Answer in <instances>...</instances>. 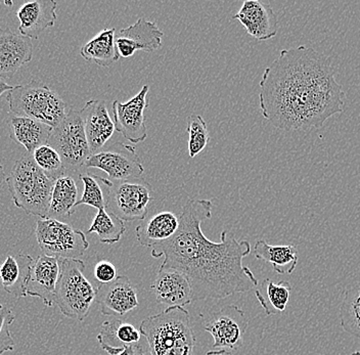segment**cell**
I'll return each mask as SVG.
<instances>
[{
	"instance_id": "8d00e7d4",
	"label": "cell",
	"mask_w": 360,
	"mask_h": 355,
	"mask_svg": "<svg viewBox=\"0 0 360 355\" xmlns=\"http://www.w3.org/2000/svg\"><path fill=\"white\" fill-rule=\"evenodd\" d=\"M13 89V86L11 85L8 84L6 80L1 79L0 78V96L4 93V92L11 91Z\"/></svg>"
},
{
	"instance_id": "1f68e13d",
	"label": "cell",
	"mask_w": 360,
	"mask_h": 355,
	"mask_svg": "<svg viewBox=\"0 0 360 355\" xmlns=\"http://www.w3.org/2000/svg\"><path fill=\"white\" fill-rule=\"evenodd\" d=\"M186 122H188L186 132L188 134V156L190 158H195L206 149L210 136H209L206 122L201 115H190L186 119Z\"/></svg>"
},
{
	"instance_id": "30bf717a",
	"label": "cell",
	"mask_w": 360,
	"mask_h": 355,
	"mask_svg": "<svg viewBox=\"0 0 360 355\" xmlns=\"http://www.w3.org/2000/svg\"><path fill=\"white\" fill-rule=\"evenodd\" d=\"M86 168H96L109 175L110 181L143 177V162L132 146L115 143L92 154L85 164Z\"/></svg>"
},
{
	"instance_id": "ba28073f",
	"label": "cell",
	"mask_w": 360,
	"mask_h": 355,
	"mask_svg": "<svg viewBox=\"0 0 360 355\" xmlns=\"http://www.w3.org/2000/svg\"><path fill=\"white\" fill-rule=\"evenodd\" d=\"M35 235L44 255L58 259H80L89 247L82 231L53 218H39Z\"/></svg>"
},
{
	"instance_id": "4fadbf2b",
	"label": "cell",
	"mask_w": 360,
	"mask_h": 355,
	"mask_svg": "<svg viewBox=\"0 0 360 355\" xmlns=\"http://www.w3.org/2000/svg\"><path fill=\"white\" fill-rule=\"evenodd\" d=\"M164 33L155 22L139 18L134 25L115 34V46L119 58H129L137 51L153 53L162 46Z\"/></svg>"
},
{
	"instance_id": "e0dca14e",
	"label": "cell",
	"mask_w": 360,
	"mask_h": 355,
	"mask_svg": "<svg viewBox=\"0 0 360 355\" xmlns=\"http://www.w3.org/2000/svg\"><path fill=\"white\" fill-rule=\"evenodd\" d=\"M33 44L30 38L0 28V78L11 79L22 66L31 62Z\"/></svg>"
},
{
	"instance_id": "2e32d148",
	"label": "cell",
	"mask_w": 360,
	"mask_h": 355,
	"mask_svg": "<svg viewBox=\"0 0 360 355\" xmlns=\"http://www.w3.org/2000/svg\"><path fill=\"white\" fill-rule=\"evenodd\" d=\"M60 273V264L58 258L42 254L33 259L27 282L26 297L31 296L41 299L45 306H53Z\"/></svg>"
},
{
	"instance_id": "ffe728a7",
	"label": "cell",
	"mask_w": 360,
	"mask_h": 355,
	"mask_svg": "<svg viewBox=\"0 0 360 355\" xmlns=\"http://www.w3.org/2000/svg\"><path fill=\"white\" fill-rule=\"evenodd\" d=\"M58 4L53 0H33L20 6L17 18L19 32L25 37L38 38L49 27L55 26Z\"/></svg>"
},
{
	"instance_id": "603a6c76",
	"label": "cell",
	"mask_w": 360,
	"mask_h": 355,
	"mask_svg": "<svg viewBox=\"0 0 360 355\" xmlns=\"http://www.w3.org/2000/svg\"><path fill=\"white\" fill-rule=\"evenodd\" d=\"M141 338V331L134 325L116 318L105 321L96 337L101 349L109 355H118L127 346L139 343Z\"/></svg>"
},
{
	"instance_id": "5bb4252c",
	"label": "cell",
	"mask_w": 360,
	"mask_h": 355,
	"mask_svg": "<svg viewBox=\"0 0 360 355\" xmlns=\"http://www.w3.org/2000/svg\"><path fill=\"white\" fill-rule=\"evenodd\" d=\"M96 301L101 314L107 316H122L139 305L136 289L126 276H117L116 280L103 284L96 289Z\"/></svg>"
},
{
	"instance_id": "7c38bea8",
	"label": "cell",
	"mask_w": 360,
	"mask_h": 355,
	"mask_svg": "<svg viewBox=\"0 0 360 355\" xmlns=\"http://www.w3.org/2000/svg\"><path fill=\"white\" fill-rule=\"evenodd\" d=\"M148 85H143L141 91L127 103L112 102L115 130L122 134L132 143H139L148 138V128L145 122V110L148 105Z\"/></svg>"
},
{
	"instance_id": "3957f363",
	"label": "cell",
	"mask_w": 360,
	"mask_h": 355,
	"mask_svg": "<svg viewBox=\"0 0 360 355\" xmlns=\"http://www.w3.org/2000/svg\"><path fill=\"white\" fill-rule=\"evenodd\" d=\"M139 331L148 341L150 355H193L195 336L190 312L184 307H168L148 316Z\"/></svg>"
},
{
	"instance_id": "f546056e",
	"label": "cell",
	"mask_w": 360,
	"mask_h": 355,
	"mask_svg": "<svg viewBox=\"0 0 360 355\" xmlns=\"http://www.w3.org/2000/svg\"><path fill=\"white\" fill-rule=\"evenodd\" d=\"M79 179L82 181L84 190L76 206L87 205L98 210L107 208L109 188L112 181L89 173L79 175Z\"/></svg>"
},
{
	"instance_id": "cb8c5ba5",
	"label": "cell",
	"mask_w": 360,
	"mask_h": 355,
	"mask_svg": "<svg viewBox=\"0 0 360 355\" xmlns=\"http://www.w3.org/2000/svg\"><path fill=\"white\" fill-rule=\"evenodd\" d=\"M33 258L26 254L18 256L8 255L0 265V280L6 293L13 297H26L30 266Z\"/></svg>"
},
{
	"instance_id": "ab89813d",
	"label": "cell",
	"mask_w": 360,
	"mask_h": 355,
	"mask_svg": "<svg viewBox=\"0 0 360 355\" xmlns=\"http://www.w3.org/2000/svg\"><path fill=\"white\" fill-rule=\"evenodd\" d=\"M351 355H360V351L354 352V354H352Z\"/></svg>"
},
{
	"instance_id": "f35d334b",
	"label": "cell",
	"mask_w": 360,
	"mask_h": 355,
	"mask_svg": "<svg viewBox=\"0 0 360 355\" xmlns=\"http://www.w3.org/2000/svg\"><path fill=\"white\" fill-rule=\"evenodd\" d=\"M6 181V173H4V166L0 165V186Z\"/></svg>"
},
{
	"instance_id": "8fae6325",
	"label": "cell",
	"mask_w": 360,
	"mask_h": 355,
	"mask_svg": "<svg viewBox=\"0 0 360 355\" xmlns=\"http://www.w3.org/2000/svg\"><path fill=\"white\" fill-rule=\"evenodd\" d=\"M248 325L245 312L236 305H227L206 321L204 330L213 337L214 349L231 351L242 347Z\"/></svg>"
},
{
	"instance_id": "d6986e66",
	"label": "cell",
	"mask_w": 360,
	"mask_h": 355,
	"mask_svg": "<svg viewBox=\"0 0 360 355\" xmlns=\"http://www.w3.org/2000/svg\"><path fill=\"white\" fill-rule=\"evenodd\" d=\"M90 152L96 154L111 139L115 130L114 121L101 101L91 100L80 111Z\"/></svg>"
},
{
	"instance_id": "836d02e7",
	"label": "cell",
	"mask_w": 360,
	"mask_h": 355,
	"mask_svg": "<svg viewBox=\"0 0 360 355\" xmlns=\"http://www.w3.org/2000/svg\"><path fill=\"white\" fill-rule=\"evenodd\" d=\"M15 320L13 311L0 304V355L15 349V340L10 331L11 325Z\"/></svg>"
},
{
	"instance_id": "52a82bcc",
	"label": "cell",
	"mask_w": 360,
	"mask_h": 355,
	"mask_svg": "<svg viewBox=\"0 0 360 355\" xmlns=\"http://www.w3.org/2000/svg\"><path fill=\"white\" fill-rule=\"evenodd\" d=\"M47 145L58 152L65 169L78 172L91 156L80 111L68 109L64 120L51 129Z\"/></svg>"
},
{
	"instance_id": "d590c367",
	"label": "cell",
	"mask_w": 360,
	"mask_h": 355,
	"mask_svg": "<svg viewBox=\"0 0 360 355\" xmlns=\"http://www.w3.org/2000/svg\"><path fill=\"white\" fill-rule=\"evenodd\" d=\"M118 355H146V354L143 345H141L139 343H134L127 346V347Z\"/></svg>"
},
{
	"instance_id": "4316f807",
	"label": "cell",
	"mask_w": 360,
	"mask_h": 355,
	"mask_svg": "<svg viewBox=\"0 0 360 355\" xmlns=\"http://www.w3.org/2000/svg\"><path fill=\"white\" fill-rule=\"evenodd\" d=\"M115 28L103 29L80 49V55L87 62H94L101 67H109L119 60L115 46Z\"/></svg>"
},
{
	"instance_id": "44dd1931",
	"label": "cell",
	"mask_w": 360,
	"mask_h": 355,
	"mask_svg": "<svg viewBox=\"0 0 360 355\" xmlns=\"http://www.w3.org/2000/svg\"><path fill=\"white\" fill-rule=\"evenodd\" d=\"M180 213L163 210L153 215L135 228L137 242L143 247H155L168 241L179 231Z\"/></svg>"
},
{
	"instance_id": "83f0119b",
	"label": "cell",
	"mask_w": 360,
	"mask_h": 355,
	"mask_svg": "<svg viewBox=\"0 0 360 355\" xmlns=\"http://www.w3.org/2000/svg\"><path fill=\"white\" fill-rule=\"evenodd\" d=\"M292 286L290 283L281 280L272 282L266 278L261 285L260 289H256V298L264 309L266 316L281 314L287 309L291 296Z\"/></svg>"
},
{
	"instance_id": "9c48e42d",
	"label": "cell",
	"mask_w": 360,
	"mask_h": 355,
	"mask_svg": "<svg viewBox=\"0 0 360 355\" xmlns=\"http://www.w3.org/2000/svg\"><path fill=\"white\" fill-rule=\"evenodd\" d=\"M111 181L105 209L123 221L145 220L153 200L152 186L143 177Z\"/></svg>"
},
{
	"instance_id": "484cf974",
	"label": "cell",
	"mask_w": 360,
	"mask_h": 355,
	"mask_svg": "<svg viewBox=\"0 0 360 355\" xmlns=\"http://www.w3.org/2000/svg\"><path fill=\"white\" fill-rule=\"evenodd\" d=\"M78 202V188L73 177L64 174L56 179L51 191L47 217L58 219L73 213Z\"/></svg>"
},
{
	"instance_id": "74e56055",
	"label": "cell",
	"mask_w": 360,
	"mask_h": 355,
	"mask_svg": "<svg viewBox=\"0 0 360 355\" xmlns=\"http://www.w3.org/2000/svg\"><path fill=\"white\" fill-rule=\"evenodd\" d=\"M205 355H233L231 351L227 350H212V351L207 352Z\"/></svg>"
},
{
	"instance_id": "8992f818",
	"label": "cell",
	"mask_w": 360,
	"mask_h": 355,
	"mask_svg": "<svg viewBox=\"0 0 360 355\" xmlns=\"http://www.w3.org/2000/svg\"><path fill=\"white\" fill-rule=\"evenodd\" d=\"M60 264L55 303L67 318L84 321L96 299V289L84 275L82 260L60 259Z\"/></svg>"
},
{
	"instance_id": "5b68a950",
	"label": "cell",
	"mask_w": 360,
	"mask_h": 355,
	"mask_svg": "<svg viewBox=\"0 0 360 355\" xmlns=\"http://www.w3.org/2000/svg\"><path fill=\"white\" fill-rule=\"evenodd\" d=\"M6 98L10 105L8 113L28 117L51 128L58 127L66 117L67 103L41 81L13 87Z\"/></svg>"
},
{
	"instance_id": "277c9868",
	"label": "cell",
	"mask_w": 360,
	"mask_h": 355,
	"mask_svg": "<svg viewBox=\"0 0 360 355\" xmlns=\"http://www.w3.org/2000/svg\"><path fill=\"white\" fill-rule=\"evenodd\" d=\"M6 181L15 207L27 214L47 217L55 179L36 165L32 155L27 153L15 162Z\"/></svg>"
},
{
	"instance_id": "d6a6232c",
	"label": "cell",
	"mask_w": 360,
	"mask_h": 355,
	"mask_svg": "<svg viewBox=\"0 0 360 355\" xmlns=\"http://www.w3.org/2000/svg\"><path fill=\"white\" fill-rule=\"evenodd\" d=\"M32 158L36 165L53 179H58L66 172L64 163L60 155L51 146L44 145L32 153Z\"/></svg>"
},
{
	"instance_id": "ac0fdd59",
	"label": "cell",
	"mask_w": 360,
	"mask_h": 355,
	"mask_svg": "<svg viewBox=\"0 0 360 355\" xmlns=\"http://www.w3.org/2000/svg\"><path fill=\"white\" fill-rule=\"evenodd\" d=\"M159 304L184 307L193 302V291L188 276L174 269L160 267L153 284Z\"/></svg>"
},
{
	"instance_id": "d4e9b609",
	"label": "cell",
	"mask_w": 360,
	"mask_h": 355,
	"mask_svg": "<svg viewBox=\"0 0 360 355\" xmlns=\"http://www.w3.org/2000/svg\"><path fill=\"white\" fill-rule=\"evenodd\" d=\"M254 255L270 264L278 275H291L298 264V250L292 245H269L264 240L256 242Z\"/></svg>"
},
{
	"instance_id": "f1b7e54d",
	"label": "cell",
	"mask_w": 360,
	"mask_h": 355,
	"mask_svg": "<svg viewBox=\"0 0 360 355\" xmlns=\"http://www.w3.org/2000/svg\"><path fill=\"white\" fill-rule=\"evenodd\" d=\"M125 231L126 228L123 220L112 214L107 209H100L86 233H98L101 243L114 245L120 241Z\"/></svg>"
},
{
	"instance_id": "e575fe53",
	"label": "cell",
	"mask_w": 360,
	"mask_h": 355,
	"mask_svg": "<svg viewBox=\"0 0 360 355\" xmlns=\"http://www.w3.org/2000/svg\"><path fill=\"white\" fill-rule=\"evenodd\" d=\"M94 273L96 280L101 283V285L109 284L117 278V269L108 260H101L98 262L94 266Z\"/></svg>"
},
{
	"instance_id": "4dcf8cb0",
	"label": "cell",
	"mask_w": 360,
	"mask_h": 355,
	"mask_svg": "<svg viewBox=\"0 0 360 355\" xmlns=\"http://www.w3.org/2000/svg\"><path fill=\"white\" fill-rule=\"evenodd\" d=\"M340 320L344 331L360 338V288L345 292L340 306Z\"/></svg>"
},
{
	"instance_id": "7a4b0ae2",
	"label": "cell",
	"mask_w": 360,
	"mask_h": 355,
	"mask_svg": "<svg viewBox=\"0 0 360 355\" xmlns=\"http://www.w3.org/2000/svg\"><path fill=\"white\" fill-rule=\"evenodd\" d=\"M211 200L188 199L180 212L179 231L153 248L154 258L164 257L160 267L174 269L188 276L193 301L224 299L258 287V280L243 259L251 253L248 241H238L229 231L221 241L205 237L202 224L212 217Z\"/></svg>"
},
{
	"instance_id": "7402d4cb",
	"label": "cell",
	"mask_w": 360,
	"mask_h": 355,
	"mask_svg": "<svg viewBox=\"0 0 360 355\" xmlns=\"http://www.w3.org/2000/svg\"><path fill=\"white\" fill-rule=\"evenodd\" d=\"M6 124L11 138L22 146L28 154H32L37 148L46 145L53 129L39 121L11 113H8Z\"/></svg>"
},
{
	"instance_id": "9a60e30c",
	"label": "cell",
	"mask_w": 360,
	"mask_h": 355,
	"mask_svg": "<svg viewBox=\"0 0 360 355\" xmlns=\"http://www.w3.org/2000/svg\"><path fill=\"white\" fill-rule=\"evenodd\" d=\"M233 20L240 22L248 34L258 41H266L278 34V17L266 2L246 0Z\"/></svg>"
},
{
	"instance_id": "6da1fadb",
	"label": "cell",
	"mask_w": 360,
	"mask_h": 355,
	"mask_svg": "<svg viewBox=\"0 0 360 355\" xmlns=\"http://www.w3.org/2000/svg\"><path fill=\"white\" fill-rule=\"evenodd\" d=\"M259 86L262 116L285 131L319 129L345 105L332 60L312 47L283 49L263 72Z\"/></svg>"
}]
</instances>
